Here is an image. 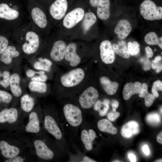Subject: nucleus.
<instances>
[{"label":"nucleus","mask_w":162,"mask_h":162,"mask_svg":"<svg viewBox=\"0 0 162 162\" xmlns=\"http://www.w3.org/2000/svg\"><path fill=\"white\" fill-rule=\"evenodd\" d=\"M33 68L37 70L50 72L52 65V61L42 56L37 54L28 59Z\"/></svg>","instance_id":"16"},{"label":"nucleus","mask_w":162,"mask_h":162,"mask_svg":"<svg viewBox=\"0 0 162 162\" xmlns=\"http://www.w3.org/2000/svg\"><path fill=\"white\" fill-rule=\"evenodd\" d=\"M45 73V71L42 70H35L31 69H27L26 72V76L31 78L37 74H40Z\"/></svg>","instance_id":"41"},{"label":"nucleus","mask_w":162,"mask_h":162,"mask_svg":"<svg viewBox=\"0 0 162 162\" xmlns=\"http://www.w3.org/2000/svg\"><path fill=\"white\" fill-rule=\"evenodd\" d=\"M157 140L158 142L161 144H162V132H161L157 136Z\"/></svg>","instance_id":"52"},{"label":"nucleus","mask_w":162,"mask_h":162,"mask_svg":"<svg viewBox=\"0 0 162 162\" xmlns=\"http://www.w3.org/2000/svg\"><path fill=\"white\" fill-rule=\"evenodd\" d=\"M100 82L103 89L107 94L112 95L116 92L119 86L117 82H112L105 76L100 78Z\"/></svg>","instance_id":"27"},{"label":"nucleus","mask_w":162,"mask_h":162,"mask_svg":"<svg viewBox=\"0 0 162 162\" xmlns=\"http://www.w3.org/2000/svg\"><path fill=\"white\" fill-rule=\"evenodd\" d=\"M132 29L130 22L127 20L123 19L118 21L114 28V32L119 39L123 40L130 34Z\"/></svg>","instance_id":"18"},{"label":"nucleus","mask_w":162,"mask_h":162,"mask_svg":"<svg viewBox=\"0 0 162 162\" xmlns=\"http://www.w3.org/2000/svg\"><path fill=\"white\" fill-rule=\"evenodd\" d=\"M47 76L45 73L35 76L31 78V80L45 82L47 80Z\"/></svg>","instance_id":"42"},{"label":"nucleus","mask_w":162,"mask_h":162,"mask_svg":"<svg viewBox=\"0 0 162 162\" xmlns=\"http://www.w3.org/2000/svg\"><path fill=\"white\" fill-rule=\"evenodd\" d=\"M20 106L22 110L26 112H31L35 105V100L32 96L25 94L21 97L20 100Z\"/></svg>","instance_id":"29"},{"label":"nucleus","mask_w":162,"mask_h":162,"mask_svg":"<svg viewBox=\"0 0 162 162\" xmlns=\"http://www.w3.org/2000/svg\"><path fill=\"white\" fill-rule=\"evenodd\" d=\"M10 69L7 68L0 67V88L1 89H10L9 81L11 73Z\"/></svg>","instance_id":"30"},{"label":"nucleus","mask_w":162,"mask_h":162,"mask_svg":"<svg viewBox=\"0 0 162 162\" xmlns=\"http://www.w3.org/2000/svg\"><path fill=\"white\" fill-rule=\"evenodd\" d=\"M141 87V83L139 82L126 84L124 87L123 91L124 99L125 100H128L132 95L139 93Z\"/></svg>","instance_id":"25"},{"label":"nucleus","mask_w":162,"mask_h":162,"mask_svg":"<svg viewBox=\"0 0 162 162\" xmlns=\"http://www.w3.org/2000/svg\"><path fill=\"white\" fill-rule=\"evenodd\" d=\"M162 159L156 160L155 162H162Z\"/></svg>","instance_id":"55"},{"label":"nucleus","mask_w":162,"mask_h":162,"mask_svg":"<svg viewBox=\"0 0 162 162\" xmlns=\"http://www.w3.org/2000/svg\"><path fill=\"white\" fill-rule=\"evenodd\" d=\"M99 94L94 87L87 88L80 94L78 99L79 105L82 109L88 110L93 106L98 100Z\"/></svg>","instance_id":"11"},{"label":"nucleus","mask_w":162,"mask_h":162,"mask_svg":"<svg viewBox=\"0 0 162 162\" xmlns=\"http://www.w3.org/2000/svg\"><path fill=\"white\" fill-rule=\"evenodd\" d=\"M152 91L153 95L154 98H157L158 97L159 95L157 90L153 88H152Z\"/></svg>","instance_id":"53"},{"label":"nucleus","mask_w":162,"mask_h":162,"mask_svg":"<svg viewBox=\"0 0 162 162\" xmlns=\"http://www.w3.org/2000/svg\"><path fill=\"white\" fill-rule=\"evenodd\" d=\"M28 19L27 13L18 4H0V20L4 22L8 29L12 31Z\"/></svg>","instance_id":"4"},{"label":"nucleus","mask_w":162,"mask_h":162,"mask_svg":"<svg viewBox=\"0 0 162 162\" xmlns=\"http://www.w3.org/2000/svg\"><path fill=\"white\" fill-rule=\"evenodd\" d=\"M139 93L140 97L144 98L145 104L146 106L149 107L152 105L155 100V98L153 94L148 92V86L146 83H144L142 85Z\"/></svg>","instance_id":"33"},{"label":"nucleus","mask_w":162,"mask_h":162,"mask_svg":"<svg viewBox=\"0 0 162 162\" xmlns=\"http://www.w3.org/2000/svg\"><path fill=\"white\" fill-rule=\"evenodd\" d=\"M12 96L7 91L0 88V104H8L11 102Z\"/></svg>","instance_id":"38"},{"label":"nucleus","mask_w":162,"mask_h":162,"mask_svg":"<svg viewBox=\"0 0 162 162\" xmlns=\"http://www.w3.org/2000/svg\"><path fill=\"white\" fill-rule=\"evenodd\" d=\"M110 101L107 99H104L102 101L97 100L94 106V109L99 112V115L103 117L107 114L109 108Z\"/></svg>","instance_id":"34"},{"label":"nucleus","mask_w":162,"mask_h":162,"mask_svg":"<svg viewBox=\"0 0 162 162\" xmlns=\"http://www.w3.org/2000/svg\"><path fill=\"white\" fill-rule=\"evenodd\" d=\"M61 115L66 137H76L85 118L81 109L74 104L67 103L63 107Z\"/></svg>","instance_id":"2"},{"label":"nucleus","mask_w":162,"mask_h":162,"mask_svg":"<svg viewBox=\"0 0 162 162\" xmlns=\"http://www.w3.org/2000/svg\"><path fill=\"white\" fill-rule=\"evenodd\" d=\"M85 11L83 9L77 7L66 13L62 19V25L65 28L71 29L82 20Z\"/></svg>","instance_id":"13"},{"label":"nucleus","mask_w":162,"mask_h":162,"mask_svg":"<svg viewBox=\"0 0 162 162\" xmlns=\"http://www.w3.org/2000/svg\"><path fill=\"white\" fill-rule=\"evenodd\" d=\"M145 51L147 57L148 58H152L153 55V52L152 49L149 46L145 48Z\"/></svg>","instance_id":"46"},{"label":"nucleus","mask_w":162,"mask_h":162,"mask_svg":"<svg viewBox=\"0 0 162 162\" xmlns=\"http://www.w3.org/2000/svg\"><path fill=\"white\" fill-rule=\"evenodd\" d=\"M162 59V57L160 56H157L155 57L154 60L152 62L155 63H157L159 62Z\"/></svg>","instance_id":"54"},{"label":"nucleus","mask_w":162,"mask_h":162,"mask_svg":"<svg viewBox=\"0 0 162 162\" xmlns=\"http://www.w3.org/2000/svg\"><path fill=\"white\" fill-rule=\"evenodd\" d=\"M29 121L25 127L27 132L31 133H37L40 130V122L37 112H31L29 115Z\"/></svg>","instance_id":"23"},{"label":"nucleus","mask_w":162,"mask_h":162,"mask_svg":"<svg viewBox=\"0 0 162 162\" xmlns=\"http://www.w3.org/2000/svg\"><path fill=\"white\" fill-rule=\"evenodd\" d=\"M152 88L157 90L162 91V82L160 80H157L153 83Z\"/></svg>","instance_id":"45"},{"label":"nucleus","mask_w":162,"mask_h":162,"mask_svg":"<svg viewBox=\"0 0 162 162\" xmlns=\"http://www.w3.org/2000/svg\"><path fill=\"white\" fill-rule=\"evenodd\" d=\"M97 126L98 130L101 132L115 134L117 132V129L113 126L110 121L106 118L99 120Z\"/></svg>","instance_id":"28"},{"label":"nucleus","mask_w":162,"mask_h":162,"mask_svg":"<svg viewBox=\"0 0 162 162\" xmlns=\"http://www.w3.org/2000/svg\"><path fill=\"white\" fill-rule=\"evenodd\" d=\"M71 160L72 161L81 162H97L95 160L86 155L79 154L76 155H73L71 158Z\"/></svg>","instance_id":"39"},{"label":"nucleus","mask_w":162,"mask_h":162,"mask_svg":"<svg viewBox=\"0 0 162 162\" xmlns=\"http://www.w3.org/2000/svg\"><path fill=\"white\" fill-rule=\"evenodd\" d=\"M144 40L147 44L149 45H158L162 49V37L159 38L154 32H150L146 34Z\"/></svg>","instance_id":"35"},{"label":"nucleus","mask_w":162,"mask_h":162,"mask_svg":"<svg viewBox=\"0 0 162 162\" xmlns=\"http://www.w3.org/2000/svg\"><path fill=\"white\" fill-rule=\"evenodd\" d=\"M0 151L2 155L7 158L18 155L20 152L18 147L10 145L4 140L0 141Z\"/></svg>","instance_id":"22"},{"label":"nucleus","mask_w":162,"mask_h":162,"mask_svg":"<svg viewBox=\"0 0 162 162\" xmlns=\"http://www.w3.org/2000/svg\"><path fill=\"white\" fill-rule=\"evenodd\" d=\"M18 112L15 108H5L0 111V123L12 124L17 120Z\"/></svg>","instance_id":"20"},{"label":"nucleus","mask_w":162,"mask_h":162,"mask_svg":"<svg viewBox=\"0 0 162 162\" xmlns=\"http://www.w3.org/2000/svg\"><path fill=\"white\" fill-rule=\"evenodd\" d=\"M80 141L86 152H91L93 148L94 140L97 137L95 130L91 127L89 122L84 118L80 130Z\"/></svg>","instance_id":"8"},{"label":"nucleus","mask_w":162,"mask_h":162,"mask_svg":"<svg viewBox=\"0 0 162 162\" xmlns=\"http://www.w3.org/2000/svg\"><path fill=\"white\" fill-rule=\"evenodd\" d=\"M100 0H89V3L92 7H97Z\"/></svg>","instance_id":"49"},{"label":"nucleus","mask_w":162,"mask_h":162,"mask_svg":"<svg viewBox=\"0 0 162 162\" xmlns=\"http://www.w3.org/2000/svg\"><path fill=\"white\" fill-rule=\"evenodd\" d=\"M128 157L130 161L131 162H135L136 161L135 156L133 154L130 153L128 154Z\"/></svg>","instance_id":"51"},{"label":"nucleus","mask_w":162,"mask_h":162,"mask_svg":"<svg viewBox=\"0 0 162 162\" xmlns=\"http://www.w3.org/2000/svg\"><path fill=\"white\" fill-rule=\"evenodd\" d=\"M24 159L22 157L18 155L12 158H7L4 161L5 162H23Z\"/></svg>","instance_id":"44"},{"label":"nucleus","mask_w":162,"mask_h":162,"mask_svg":"<svg viewBox=\"0 0 162 162\" xmlns=\"http://www.w3.org/2000/svg\"><path fill=\"white\" fill-rule=\"evenodd\" d=\"M44 117V123L45 130L54 137L57 146L66 155L69 156L72 153L70 149L64 128L58 115L47 112Z\"/></svg>","instance_id":"3"},{"label":"nucleus","mask_w":162,"mask_h":162,"mask_svg":"<svg viewBox=\"0 0 162 162\" xmlns=\"http://www.w3.org/2000/svg\"><path fill=\"white\" fill-rule=\"evenodd\" d=\"M77 46L76 43L71 42L67 45L64 58L69 62L70 66H77L79 64L81 59L76 52Z\"/></svg>","instance_id":"17"},{"label":"nucleus","mask_w":162,"mask_h":162,"mask_svg":"<svg viewBox=\"0 0 162 162\" xmlns=\"http://www.w3.org/2000/svg\"><path fill=\"white\" fill-rule=\"evenodd\" d=\"M68 8L67 0H55L51 4L47 13L52 25H56L63 19Z\"/></svg>","instance_id":"9"},{"label":"nucleus","mask_w":162,"mask_h":162,"mask_svg":"<svg viewBox=\"0 0 162 162\" xmlns=\"http://www.w3.org/2000/svg\"><path fill=\"white\" fill-rule=\"evenodd\" d=\"M47 41L45 38L43 44L48 47L47 51H39L37 54L47 58L55 62L61 61L64 58L67 45L63 40L53 36H47Z\"/></svg>","instance_id":"6"},{"label":"nucleus","mask_w":162,"mask_h":162,"mask_svg":"<svg viewBox=\"0 0 162 162\" xmlns=\"http://www.w3.org/2000/svg\"><path fill=\"white\" fill-rule=\"evenodd\" d=\"M142 150L144 153L146 155H148L150 153V151L148 146L147 145H144L142 147Z\"/></svg>","instance_id":"50"},{"label":"nucleus","mask_w":162,"mask_h":162,"mask_svg":"<svg viewBox=\"0 0 162 162\" xmlns=\"http://www.w3.org/2000/svg\"><path fill=\"white\" fill-rule=\"evenodd\" d=\"M85 75L82 69L77 68L62 75L60 78V82L65 87H73L80 83L84 79Z\"/></svg>","instance_id":"12"},{"label":"nucleus","mask_w":162,"mask_h":162,"mask_svg":"<svg viewBox=\"0 0 162 162\" xmlns=\"http://www.w3.org/2000/svg\"><path fill=\"white\" fill-rule=\"evenodd\" d=\"M112 46L114 51L116 54L124 58H129L130 54L127 45L124 40H121L117 44H114Z\"/></svg>","instance_id":"31"},{"label":"nucleus","mask_w":162,"mask_h":162,"mask_svg":"<svg viewBox=\"0 0 162 162\" xmlns=\"http://www.w3.org/2000/svg\"><path fill=\"white\" fill-rule=\"evenodd\" d=\"M11 40L20 48L23 58L29 59L38 52L44 39L32 29L28 19L12 31Z\"/></svg>","instance_id":"1"},{"label":"nucleus","mask_w":162,"mask_h":162,"mask_svg":"<svg viewBox=\"0 0 162 162\" xmlns=\"http://www.w3.org/2000/svg\"><path fill=\"white\" fill-rule=\"evenodd\" d=\"M147 122L152 125L158 124L160 121V116L156 113H152L148 114L146 117Z\"/></svg>","instance_id":"40"},{"label":"nucleus","mask_w":162,"mask_h":162,"mask_svg":"<svg viewBox=\"0 0 162 162\" xmlns=\"http://www.w3.org/2000/svg\"><path fill=\"white\" fill-rule=\"evenodd\" d=\"M112 161L113 162H120V161L118 160H115Z\"/></svg>","instance_id":"56"},{"label":"nucleus","mask_w":162,"mask_h":162,"mask_svg":"<svg viewBox=\"0 0 162 162\" xmlns=\"http://www.w3.org/2000/svg\"><path fill=\"white\" fill-rule=\"evenodd\" d=\"M139 131V124L136 121H132L127 122L122 126L121 134L124 137L129 138L138 134Z\"/></svg>","instance_id":"24"},{"label":"nucleus","mask_w":162,"mask_h":162,"mask_svg":"<svg viewBox=\"0 0 162 162\" xmlns=\"http://www.w3.org/2000/svg\"><path fill=\"white\" fill-rule=\"evenodd\" d=\"M162 107H161V109H160V112H161V113H162Z\"/></svg>","instance_id":"57"},{"label":"nucleus","mask_w":162,"mask_h":162,"mask_svg":"<svg viewBox=\"0 0 162 162\" xmlns=\"http://www.w3.org/2000/svg\"><path fill=\"white\" fill-rule=\"evenodd\" d=\"M110 2L109 0H100L97 7L98 17L102 20L108 19L110 16Z\"/></svg>","instance_id":"26"},{"label":"nucleus","mask_w":162,"mask_h":162,"mask_svg":"<svg viewBox=\"0 0 162 162\" xmlns=\"http://www.w3.org/2000/svg\"><path fill=\"white\" fill-rule=\"evenodd\" d=\"M46 11L38 5L30 4L27 8L32 28L45 38L50 35L52 26Z\"/></svg>","instance_id":"5"},{"label":"nucleus","mask_w":162,"mask_h":162,"mask_svg":"<svg viewBox=\"0 0 162 162\" xmlns=\"http://www.w3.org/2000/svg\"><path fill=\"white\" fill-rule=\"evenodd\" d=\"M23 58L20 48L11 40L8 47L0 54V67L11 69L20 64Z\"/></svg>","instance_id":"7"},{"label":"nucleus","mask_w":162,"mask_h":162,"mask_svg":"<svg viewBox=\"0 0 162 162\" xmlns=\"http://www.w3.org/2000/svg\"><path fill=\"white\" fill-rule=\"evenodd\" d=\"M12 34V33H11ZM11 34L7 35L0 34V54L7 48L11 39Z\"/></svg>","instance_id":"37"},{"label":"nucleus","mask_w":162,"mask_h":162,"mask_svg":"<svg viewBox=\"0 0 162 162\" xmlns=\"http://www.w3.org/2000/svg\"><path fill=\"white\" fill-rule=\"evenodd\" d=\"M119 104V102L117 100H112L111 105L113 112H115L116 111V109L118 107Z\"/></svg>","instance_id":"48"},{"label":"nucleus","mask_w":162,"mask_h":162,"mask_svg":"<svg viewBox=\"0 0 162 162\" xmlns=\"http://www.w3.org/2000/svg\"></svg>","instance_id":"58"},{"label":"nucleus","mask_w":162,"mask_h":162,"mask_svg":"<svg viewBox=\"0 0 162 162\" xmlns=\"http://www.w3.org/2000/svg\"><path fill=\"white\" fill-rule=\"evenodd\" d=\"M34 145L38 157L43 160L50 161L56 157L55 152L44 141L40 139L34 140Z\"/></svg>","instance_id":"14"},{"label":"nucleus","mask_w":162,"mask_h":162,"mask_svg":"<svg viewBox=\"0 0 162 162\" xmlns=\"http://www.w3.org/2000/svg\"><path fill=\"white\" fill-rule=\"evenodd\" d=\"M140 11L145 19L153 21L162 19V7L158 6L151 0H145L141 4Z\"/></svg>","instance_id":"10"},{"label":"nucleus","mask_w":162,"mask_h":162,"mask_svg":"<svg viewBox=\"0 0 162 162\" xmlns=\"http://www.w3.org/2000/svg\"><path fill=\"white\" fill-rule=\"evenodd\" d=\"M97 19L96 16L93 12L91 11L86 12L80 22L82 34L84 35L88 34L92 27L95 23Z\"/></svg>","instance_id":"21"},{"label":"nucleus","mask_w":162,"mask_h":162,"mask_svg":"<svg viewBox=\"0 0 162 162\" xmlns=\"http://www.w3.org/2000/svg\"><path fill=\"white\" fill-rule=\"evenodd\" d=\"M28 87L31 92L41 94L46 93L47 89L46 83L38 81L31 80L28 83Z\"/></svg>","instance_id":"32"},{"label":"nucleus","mask_w":162,"mask_h":162,"mask_svg":"<svg viewBox=\"0 0 162 162\" xmlns=\"http://www.w3.org/2000/svg\"><path fill=\"white\" fill-rule=\"evenodd\" d=\"M21 82L20 74L16 71L12 72L9 81L10 90L16 97H19L22 93Z\"/></svg>","instance_id":"19"},{"label":"nucleus","mask_w":162,"mask_h":162,"mask_svg":"<svg viewBox=\"0 0 162 162\" xmlns=\"http://www.w3.org/2000/svg\"><path fill=\"white\" fill-rule=\"evenodd\" d=\"M100 50L101 58L104 63L110 64L113 62L115 60V52L110 41L105 40L102 41Z\"/></svg>","instance_id":"15"},{"label":"nucleus","mask_w":162,"mask_h":162,"mask_svg":"<svg viewBox=\"0 0 162 162\" xmlns=\"http://www.w3.org/2000/svg\"><path fill=\"white\" fill-rule=\"evenodd\" d=\"M128 48L130 55L132 56L138 55L140 50V45L139 43L136 41H134L133 42H129L128 44Z\"/></svg>","instance_id":"36"},{"label":"nucleus","mask_w":162,"mask_h":162,"mask_svg":"<svg viewBox=\"0 0 162 162\" xmlns=\"http://www.w3.org/2000/svg\"><path fill=\"white\" fill-rule=\"evenodd\" d=\"M120 113L117 112H112L109 113L107 116L108 119L112 122L115 121L120 116Z\"/></svg>","instance_id":"43"},{"label":"nucleus","mask_w":162,"mask_h":162,"mask_svg":"<svg viewBox=\"0 0 162 162\" xmlns=\"http://www.w3.org/2000/svg\"><path fill=\"white\" fill-rule=\"evenodd\" d=\"M158 63H155L152 62V66L153 69H156L157 73H159L162 70V64L159 65Z\"/></svg>","instance_id":"47"}]
</instances>
